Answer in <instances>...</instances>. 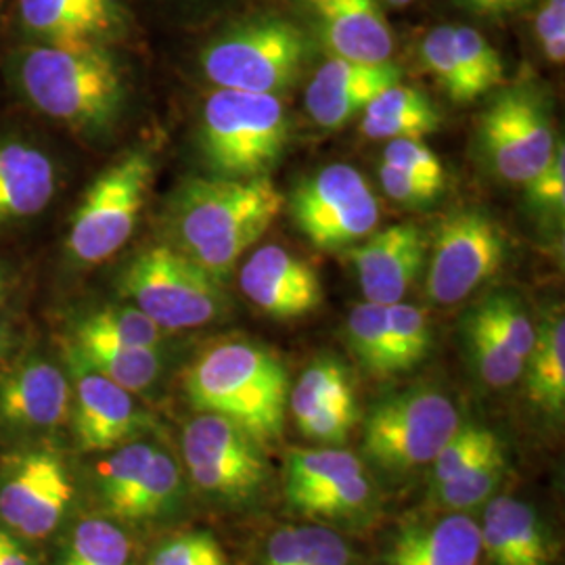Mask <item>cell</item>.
<instances>
[{
  "label": "cell",
  "mask_w": 565,
  "mask_h": 565,
  "mask_svg": "<svg viewBox=\"0 0 565 565\" xmlns=\"http://www.w3.org/2000/svg\"><path fill=\"white\" fill-rule=\"evenodd\" d=\"M289 132V116L277 95L216 88L203 103V163L212 177L264 179L281 162Z\"/></svg>",
  "instance_id": "cell-4"
},
{
  "label": "cell",
  "mask_w": 565,
  "mask_h": 565,
  "mask_svg": "<svg viewBox=\"0 0 565 565\" xmlns=\"http://www.w3.org/2000/svg\"><path fill=\"white\" fill-rule=\"evenodd\" d=\"M74 499V486L55 450L11 455L0 476V522L13 534L41 541L53 534Z\"/></svg>",
  "instance_id": "cell-12"
},
{
  "label": "cell",
  "mask_w": 565,
  "mask_h": 565,
  "mask_svg": "<svg viewBox=\"0 0 565 565\" xmlns=\"http://www.w3.org/2000/svg\"><path fill=\"white\" fill-rule=\"evenodd\" d=\"M156 163L151 153L137 149L105 168L86 189L67 235V254L78 266H95L111 258L132 237Z\"/></svg>",
  "instance_id": "cell-7"
},
{
  "label": "cell",
  "mask_w": 565,
  "mask_h": 565,
  "mask_svg": "<svg viewBox=\"0 0 565 565\" xmlns=\"http://www.w3.org/2000/svg\"><path fill=\"white\" fill-rule=\"evenodd\" d=\"M2 352H4V335H2V329H0V359H2Z\"/></svg>",
  "instance_id": "cell-54"
},
{
  "label": "cell",
  "mask_w": 565,
  "mask_h": 565,
  "mask_svg": "<svg viewBox=\"0 0 565 565\" xmlns=\"http://www.w3.org/2000/svg\"><path fill=\"white\" fill-rule=\"evenodd\" d=\"M319 28L321 41L338 60L387 63L394 34L380 0H303Z\"/></svg>",
  "instance_id": "cell-18"
},
{
  "label": "cell",
  "mask_w": 565,
  "mask_h": 565,
  "mask_svg": "<svg viewBox=\"0 0 565 565\" xmlns=\"http://www.w3.org/2000/svg\"><path fill=\"white\" fill-rule=\"evenodd\" d=\"M0 4H2V0H0Z\"/></svg>",
  "instance_id": "cell-56"
},
{
  "label": "cell",
  "mask_w": 565,
  "mask_h": 565,
  "mask_svg": "<svg viewBox=\"0 0 565 565\" xmlns=\"http://www.w3.org/2000/svg\"><path fill=\"white\" fill-rule=\"evenodd\" d=\"M478 310L484 315L486 321L492 324L499 338L509 345V350L525 361L536 340V329L525 315L522 302L509 294H494L486 298L484 302L478 306Z\"/></svg>",
  "instance_id": "cell-39"
},
{
  "label": "cell",
  "mask_w": 565,
  "mask_h": 565,
  "mask_svg": "<svg viewBox=\"0 0 565 565\" xmlns=\"http://www.w3.org/2000/svg\"><path fill=\"white\" fill-rule=\"evenodd\" d=\"M239 282L249 302L279 321L303 319L323 303L319 273L281 245L256 249L243 264Z\"/></svg>",
  "instance_id": "cell-14"
},
{
  "label": "cell",
  "mask_w": 565,
  "mask_h": 565,
  "mask_svg": "<svg viewBox=\"0 0 565 565\" xmlns=\"http://www.w3.org/2000/svg\"><path fill=\"white\" fill-rule=\"evenodd\" d=\"M20 11L44 44H105L126 28L120 0H20Z\"/></svg>",
  "instance_id": "cell-19"
},
{
  "label": "cell",
  "mask_w": 565,
  "mask_h": 565,
  "mask_svg": "<svg viewBox=\"0 0 565 565\" xmlns=\"http://www.w3.org/2000/svg\"><path fill=\"white\" fill-rule=\"evenodd\" d=\"M534 0H505L507 13L509 11H518V9H524L527 4H532Z\"/></svg>",
  "instance_id": "cell-52"
},
{
  "label": "cell",
  "mask_w": 565,
  "mask_h": 565,
  "mask_svg": "<svg viewBox=\"0 0 565 565\" xmlns=\"http://www.w3.org/2000/svg\"><path fill=\"white\" fill-rule=\"evenodd\" d=\"M57 191L53 160L34 145L0 141V223L39 216Z\"/></svg>",
  "instance_id": "cell-21"
},
{
  "label": "cell",
  "mask_w": 565,
  "mask_h": 565,
  "mask_svg": "<svg viewBox=\"0 0 565 565\" xmlns=\"http://www.w3.org/2000/svg\"><path fill=\"white\" fill-rule=\"evenodd\" d=\"M384 162L392 163L422 181L431 182L445 189V166L440 162V158L425 145L424 139L387 141Z\"/></svg>",
  "instance_id": "cell-43"
},
{
  "label": "cell",
  "mask_w": 565,
  "mask_h": 565,
  "mask_svg": "<svg viewBox=\"0 0 565 565\" xmlns=\"http://www.w3.org/2000/svg\"><path fill=\"white\" fill-rule=\"evenodd\" d=\"M501 445L494 431L488 427L476 424H461L459 429L452 434V438L446 443L445 448L436 455L431 461L434 471V484H440L463 471L467 465L478 461L484 457L488 450Z\"/></svg>",
  "instance_id": "cell-38"
},
{
  "label": "cell",
  "mask_w": 565,
  "mask_h": 565,
  "mask_svg": "<svg viewBox=\"0 0 565 565\" xmlns=\"http://www.w3.org/2000/svg\"><path fill=\"white\" fill-rule=\"evenodd\" d=\"M363 471V463L348 450H298L287 461L285 497L291 505L303 494H310Z\"/></svg>",
  "instance_id": "cell-28"
},
{
  "label": "cell",
  "mask_w": 565,
  "mask_h": 565,
  "mask_svg": "<svg viewBox=\"0 0 565 565\" xmlns=\"http://www.w3.org/2000/svg\"><path fill=\"white\" fill-rule=\"evenodd\" d=\"M149 565H228L223 546L207 532H189L166 541Z\"/></svg>",
  "instance_id": "cell-42"
},
{
  "label": "cell",
  "mask_w": 565,
  "mask_h": 565,
  "mask_svg": "<svg viewBox=\"0 0 565 565\" xmlns=\"http://www.w3.org/2000/svg\"><path fill=\"white\" fill-rule=\"evenodd\" d=\"M467 343L473 354V363L490 387L513 385L524 373L525 361L509 350L484 315L476 308L465 324Z\"/></svg>",
  "instance_id": "cell-32"
},
{
  "label": "cell",
  "mask_w": 565,
  "mask_h": 565,
  "mask_svg": "<svg viewBox=\"0 0 565 565\" xmlns=\"http://www.w3.org/2000/svg\"><path fill=\"white\" fill-rule=\"evenodd\" d=\"M21 95L46 118L99 135L120 118L126 86L105 44H34L15 60Z\"/></svg>",
  "instance_id": "cell-2"
},
{
  "label": "cell",
  "mask_w": 565,
  "mask_h": 565,
  "mask_svg": "<svg viewBox=\"0 0 565 565\" xmlns=\"http://www.w3.org/2000/svg\"><path fill=\"white\" fill-rule=\"evenodd\" d=\"M403 72L396 63H356L333 60L323 63L306 88V109L324 130H340L361 116L364 107L384 88L398 84Z\"/></svg>",
  "instance_id": "cell-16"
},
{
  "label": "cell",
  "mask_w": 565,
  "mask_h": 565,
  "mask_svg": "<svg viewBox=\"0 0 565 565\" xmlns=\"http://www.w3.org/2000/svg\"><path fill=\"white\" fill-rule=\"evenodd\" d=\"M380 181L385 193L394 202L404 203V205H425L438 200V195L443 193V186L422 181L387 162H382L380 166Z\"/></svg>",
  "instance_id": "cell-47"
},
{
  "label": "cell",
  "mask_w": 565,
  "mask_h": 565,
  "mask_svg": "<svg viewBox=\"0 0 565 565\" xmlns=\"http://www.w3.org/2000/svg\"><path fill=\"white\" fill-rule=\"evenodd\" d=\"M189 403L245 429L258 445L281 436L289 404V377L263 345L224 342L210 348L184 377Z\"/></svg>",
  "instance_id": "cell-3"
},
{
  "label": "cell",
  "mask_w": 565,
  "mask_h": 565,
  "mask_svg": "<svg viewBox=\"0 0 565 565\" xmlns=\"http://www.w3.org/2000/svg\"><path fill=\"white\" fill-rule=\"evenodd\" d=\"M285 198L270 177L189 179L166 212L168 245L224 285L243 254L281 214Z\"/></svg>",
  "instance_id": "cell-1"
},
{
  "label": "cell",
  "mask_w": 565,
  "mask_h": 565,
  "mask_svg": "<svg viewBox=\"0 0 565 565\" xmlns=\"http://www.w3.org/2000/svg\"><path fill=\"white\" fill-rule=\"evenodd\" d=\"M72 340H103L121 345L160 348L163 329L132 303L107 306L82 319L74 329Z\"/></svg>",
  "instance_id": "cell-27"
},
{
  "label": "cell",
  "mask_w": 565,
  "mask_h": 565,
  "mask_svg": "<svg viewBox=\"0 0 565 565\" xmlns=\"http://www.w3.org/2000/svg\"><path fill=\"white\" fill-rule=\"evenodd\" d=\"M263 565H302V543L296 525L281 527L268 539Z\"/></svg>",
  "instance_id": "cell-49"
},
{
  "label": "cell",
  "mask_w": 565,
  "mask_h": 565,
  "mask_svg": "<svg viewBox=\"0 0 565 565\" xmlns=\"http://www.w3.org/2000/svg\"><path fill=\"white\" fill-rule=\"evenodd\" d=\"M312 42L296 21L254 15L228 25L203 46V76L216 88L277 95L302 78Z\"/></svg>",
  "instance_id": "cell-5"
},
{
  "label": "cell",
  "mask_w": 565,
  "mask_h": 565,
  "mask_svg": "<svg viewBox=\"0 0 565 565\" xmlns=\"http://www.w3.org/2000/svg\"><path fill=\"white\" fill-rule=\"evenodd\" d=\"M527 186V200L541 210L553 216H564L565 210V149L564 142L557 141L555 151L545 168L532 179L525 182Z\"/></svg>",
  "instance_id": "cell-44"
},
{
  "label": "cell",
  "mask_w": 565,
  "mask_h": 565,
  "mask_svg": "<svg viewBox=\"0 0 565 565\" xmlns=\"http://www.w3.org/2000/svg\"><path fill=\"white\" fill-rule=\"evenodd\" d=\"M534 34L543 46L546 60L551 63H564L565 0H543L534 18Z\"/></svg>",
  "instance_id": "cell-48"
},
{
  "label": "cell",
  "mask_w": 565,
  "mask_h": 565,
  "mask_svg": "<svg viewBox=\"0 0 565 565\" xmlns=\"http://www.w3.org/2000/svg\"><path fill=\"white\" fill-rule=\"evenodd\" d=\"M156 455V446L126 443L99 465V492L111 515L118 518L124 503L141 484L142 476Z\"/></svg>",
  "instance_id": "cell-34"
},
{
  "label": "cell",
  "mask_w": 565,
  "mask_h": 565,
  "mask_svg": "<svg viewBox=\"0 0 565 565\" xmlns=\"http://www.w3.org/2000/svg\"><path fill=\"white\" fill-rule=\"evenodd\" d=\"M181 494V471L166 452L156 448V455L142 476L141 484L124 503L118 520L142 522L160 518L179 501Z\"/></svg>",
  "instance_id": "cell-31"
},
{
  "label": "cell",
  "mask_w": 565,
  "mask_h": 565,
  "mask_svg": "<svg viewBox=\"0 0 565 565\" xmlns=\"http://www.w3.org/2000/svg\"><path fill=\"white\" fill-rule=\"evenodd\" d=\"M128 536L107 520H84L74 527L57 565H130Z\"/></svg>",
  "instance_id": "cell-33"
},
{
  "label": "cell",
  "mask_w": 565,
  "mask_h": 565,
  "mask_svg": "<svg viewBox=\"0 0 565 565\" xmlns=\"http://www.w3.org/2000/svg\"><path fill=\"white\" fill-rule=\"evenodd\" d=\"M505 469L503 445L494 446L484 457L467 465L463 471H459L450 480L434 484V499L443 509L455 513H463L471 507L482 505L497 490Z\"/></svg>",
  "instance_id": "cell-29"
},
{
  "label": "cell",
  "mask_w": 565,
  "mask_h": 565,
  "mask_svg": "<svg viewBox=\"0 0 565 565\" xmlns=\"http://www.w3.org/2000/svg\"><path fill=\"white\" fill-rule=\"evenodd\" d=\"M345 335L352 352L369 373L380 377L396 373L387 306L375 302L356 303L350 310Z\"/></svg>",
  "instance_id": "cell-26"
},
{
  "label": "cell",
  "mask_w": 565,
  "mask_h": 565,
  "mask_svg": "<svg viewBox=\"0 0 565 565\" xmlns=\"http://www.w3.org/2000/svg\"><path fill=\"white\" fill-rule=\"evenodd\" d=\"M459 425V411L443 392H403L371 411L364 424V452L385 469H415L431 463Z\"/></svg>",
  "instance_id": "cell-9"
},
{
  "label": "cell",
  "mask_w": 565,
  "mask_h": 565,
  "mask_svg": "<svg viewBox=\"0 0 565 565\" xmlns=\"http://www.w3.org/2000/svg\"><path fill=\"white\" fill-rule=\"evenodd\" d=\"M72 385L57 364L30 356L0 382V425L15 434L51 431L67 422Z\"/></svg>",
  "instance_id": "cell-15"
},
{
  "label": "cell",
  "mask_w": 565,
  "mask_h": 565,
  "mask_svg": "<svg viewBox=\"0 0 565 565\" xmlns=\"http://www.w3.org/2000/svg\"><path fill=\"white\" fill-rule=\"evenodd\" d=\"M184 463L263 461L260 445L231 419L202 413L182 431Z\"/></svg>",
  "instance_id": "cell-25"
},
{
  "label": "cell",
  "mask_w": 565,
  "mask_h": 565,
  "mask_svg": "<svg viewBox=\"0 0 565 565\" xmlns=\"http://www.w3.org/2000/svg\"><path fill=\"white\" fill-rule=\"evenodd\" d=\"M371 499V484L366 473H356L352 478L340 480L335 484L324 486L310 494H303L291 507L310 515L321 518H343L359 513Z\"/></svg>",
  "instance_id": "cell-40"
},
{
  "label": "cell",
  "mask_w": 565,
  "mask_h": 565,
  "mask_svg": "<svg viewBox=\"0 0 565 565\" xmlns=\"http://www.w3.org/2000/svg\"><path fill=\"white\" fill-rule=\"evenodd\" d=\"M366 302H403L425 264V237L417 224H392L373 231L350 252Z\"/></svg>",
  "instance_id": "cell-17"
},
{
  "label": "cell",
  "mask_w": 565,
  "mask_h": 565,
  "mask_svg": "<svg viewBox=\"0 0 565 565\" xmlns=\"http://www.w3.org/2000/svg\"><path fill=\"white\" fill-rule=\"evenodd\" d=\"M422 61L452 102H471L463 67L455 49V25H438L425 36L422 41Z\"/></svg>",
  "instance_id": "cell-37"
},
{
  "label": "cell",
  "mask_w": 565,
  "mask_h": 565,
  "mask_svg": "<svg viewBox=\"0 0 565 565\" xmlns=\"http://www.w3.org/2000/svg\"><path fill=\"white\" fill-rule=\"evenodd\" d=\"M289 212L317 249L340 252L366 239L380 224V202L352 166L333 163L303 179L291 193Z\"/></svg>",
  "instance_id": "cell-10"
},
{
  "label": "cell",
  "mask_w": 565,
  "mask_h": 565,
  "mask_svg": "<svg viewBox=\"0 0 565 565\" xmlns=\"http://www.w3.org/2000/svg\"><path fill=\"white\" fill-rule=\"evenodd\" d=\"M385 2H390L392 7H404V4H408V2H413V0H385Z\"/></svg>",
  "instance_id": "cell-53"
},
{
  "label": "cell",
  "mask_w": 565,
  "mask_h": 565,
  "mask_svg": "<svg viewBox=\"0 0 565 565\" xmlns=\"http://www.w3.org/2000/svg\"><path fill=\"white\" fill-rule=\"evenodd\" d=\"M65 363L72 373V425L82 452H103L130 443L142 427V413L132 394L93 371L65 345Z\"/></svg>",
  "instance_id": "cell-13"
},
{
  "label": "cell",
  "mask_w": 565,
  "mask_h": 565,
  "mask_svg": "<svg viewBox=\"0 0 565 565\" xmlns=\"http://www.w3.org/2000/svg\"><path fill=\"white\" fill-rule=\"evenodd\" d=\"M356 404H342V406H324L296 424L306 438L323 443V445H340L345 443L352 425L356 424Z\"/></svg>",
  "instance_id": "cell-45"
},
{
  "label": "cell",
  "mask_w": 565,
  "mask_h": 565,
  "mask_svg": "<svg viewBox=\"0 0 565 565\" xmlns=\"http://www.w3.org/2000/svg\"><path fill=\"white\" fill-rule=\"evenodd\" d=\"M480 539L492 565H548L551 559L536 511L513 497H497L486 507Z\"/></svg>",
  "instance_id": "cell-22"
},
{
  "label": "cell",
  "mask_w": 565,
  "mask_h": 565,
  "mask_svg": "<svg viewBox=\"0 0 565 565\" xmlns=\"http://www.w3.org/2000/svg\"><path fill=\"white\" fill-rule=\"evenodd\" d=\"M342 404H356L354 385L345 366L327 356L310 364L289 392V406L296 422L324 406Z\"/></svg>",
  "instance_id": "cell-30"
},
{
  "label": "cell",
  "mask_w": 565,
  "mask_h": 565,
  "mask_svg": "<svg viewBox=\"0 0 565 565\" xmlns=\"http://www.w3.org/2000/svg\"><path fill=\"white\" fill-rule=\"evenodd\" d=\"M302 565H350V551L342 539L323 525H298Z\"/></svg>",
  "instance_id": "cell-46"
},
{
  "label": "cell",
  "mask_w": 565,
  "mask_h": 565,
  "mask_svg": "<svg viewBox=\"0 0 565 565\" xmlns=\"http://www.w3.org/2000/svg\"><path fill=\"white\" fill-rule=\"evenodd\" d=\"M387 321L392 331L396 373L411 371L424 361L431 348V327L422 308L396 302L387 306Z\"/></svg>",
  "instance_id": "cell-36"
},
{
  "label": "cell",
  "mask_w": 565,
  "mask_h": 565,
  "mask_svg": "<svg viewBox=\"0 0 565 565\" xmlns=\"http://www.w3.org/2000/svg\"><path fill=\"white\" fill-rule=\"evenodd\" d=\"M455 49L463 67L465 81L471 102L484 97L505 81V67L499 51L488 42L484 34L473 28H455Z\"/></svg>",
  "instance_id": "cell-35"
},
{
  "label": "cell",
  "mask_w": 565,
  "mask_h": 565,
  "mask_svg": "<svg viewBox=\"0 0 565 565\" xmlns=\"http://www.w3.org/2000/svg\"><path fill=\"white\" fill-rule=\"evenodd\" d=\"M443 116L438 107L415 114H390V116H363L361 130L373 141H398V139H425L438 132Z\"/></svg>",
  "instance_id": "cell-41"
},
{
  "label": "cell",
  "mask_w": 565,
  "mask_h": 565,
  "mask_svg": "<svg viewBox=\"0 0 565 565\" xmlns=\"http://www.w3.org/2000/svg\"><path fill=\"white\" fill-rule=\"evenodd\" d=\"M480 557V525L463 513H452L429 524L403 527L385 565H478Z\"/></svg>",
  "instance_id": "cell-20"
},
{
  "label": "cell",
  "mask_w": 565,
  "mask_h": 565,
  "mask_svg": "<svg viewBox=\"0 0 565 565\" xmlns=\"http://www.w3.org/2000/svg\"><path fill=\"white\" fill-rule=\"evenodd\" d=\"M465 4L480 15H501L507 13L505 0H463Z\"/></svg>",
  "instance_id": "cell-51"
},
{
  "label": "cell",
  "mask_w": 565,
  "mask_h": 565,
  "mask_svg": "<svg viewBox=\"0 0 565 565\" xmlns=\"http://www.w3.org/2000/svg\"><path fill=\"white\" fill-rule=\"evenodd\" d=\"M527 396L546 413L562 417L565 408L564 312H551L536 331L532 352L525 359Z\"/></svg>",
  "instance_id": "cell-23"
},
{
  "label": "cell",
  "mask_w": 565,
  "mask_h": 565,
  "mask_svg": "<svg viewBox=\"0 0 565 565\" xmlns=\"http://www.w3.org/2000/svg\"><path fill=\"white\" fill-rule=\"evenodd\" d=\"M0 565H34L32 555L23 548L18 534L7 527H0Z\"/></svg>",
  "instance_id": "cell-50"
},
{
  "label": "cell",
  "mask_w": 565,
  "mask_h": 565,
  "mask_svg": "<svg viewBox=\"0 0 565 565\" xmlns=\"http://www.w3.org/2000/svg\"><path fill=\"white\" fill-rule=\"evenodd\" d=\"M2 291H4V277H2V270H0V298H2Z\"/></svg>",
  "instance_id": "cell-55"
},
{
  "label": "cell",
  "mask_w": 565,
  "mask_h": 565,
  "mask_svg": "<svg viewBox=\"0 0 565 565\" xmlns=\"http://www.w3.org/2000/svg\"><path fill=\"white\" fill-rule=\"evenodd\" d=\"M93 371L130 394H139L158 382L163 359L160 348L121 345L103 340H72L67 343Z\"/></svg>",
  "instance_id": "cell-24"
},
{
  "label": "cell",
  "mask_w": 565,
  "mask_h": 565,
  "mask_svg": "<svg viewBox=\"0 0 565 565\" xmlns=\"http://www.w3.org/2000/svg\"><path fill=\"white\" fill-rule=\"evenodd\" d=\"M478 141L486 162L503 181H532L557 145L543 88L532 82L501 88L480 118Z\"/></svg>",
  "instance_id": "cell-8"
},
{
  "label": "cell",
  "mask_w": 565,
  "mask_h": 565,
  "mask_svg": "<svg viewBox=\"0 0 565 565\" xmlns=\"http://www.w3.org/2000/svg\"><path fill=\"white\" fill-rule=\"evenodd\" d=\"M507 239L501 224L480 207L450 212L431 245L427 296L436 303L461 302L490 281L505 263Z\"/></svg>",
  "instance_id": "cell-11"
},
{
  "label": "cell",
  "mask_w": 565,
  "mask_h": 565,
  "mask_svg": "<svg viewBox=\"0 0 565 565\" xmlns=\"http://www.w3.org/2000/svg\"><path fill=\"white\" fill-rule=\"evenodd\" d=\"M120 294L163 331L212 323L226 308L223 285L168 243L145 249L124 268Z\"/></svg>",
  "instance_id": "cell-6"
}]
</instances>
